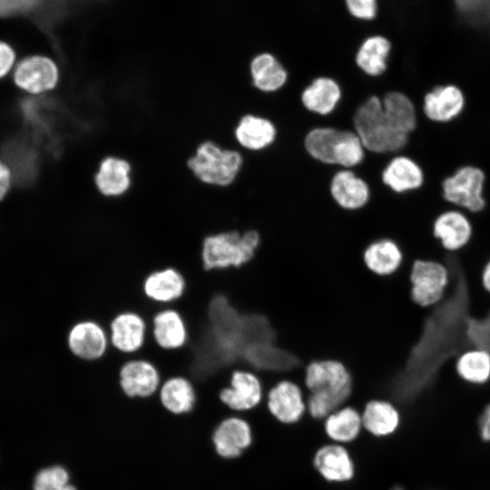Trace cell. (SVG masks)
Instances as JSON below:
<instances>
[{
	"instance_id": "26",
	"label": "cell",
	"mask_w": 490,
	"mask_h": 490,
	"mask_svg": "<svg viewBox=\"0 0 490 490\" xmlns=\"http://www.w3.org/2000/svg\"><path fill=\"white\" fill-rule=\"evenodd\" d=\"M313 463L318 473L330 482H346L354 475L352 459L339 445L320 447L315 454Z\"/></svg>"
},
{
	"instance_id": "19",
	"label": "cell",
	"mask_w": 490,
	"mask_h": 490,
	"mask_svg": "<svg viewBox=\"0 0 490 490\" xmlns=\"http://www.w3.org/2000/svg\"><path fill=\"white\" fill-rule=\"evenodd\" d=\"M146 328L144 319L138 313L122 312L111 322L109 343L122 353H135L143 346Z\"/></svg>"
},
{
	"instance_id": "5",
	"label": "cell",
	"mask_w": 490,
	"mask_h": 490,
	"mask_svg": "<svg viewBox=\"0 0 490 490\" xmlns=\"http://www.w3.org/2000/svg\"><path fill=\"white\" fill-rule=\"evenodd\" d=\"M451 278V271L443 261L414 260L409 275L412 301L423 309L436 307L446 298Z\"/></svg>"
},
{
	"instance_id": "3",
	"label": "cell",
	"mask_w": 490,
	"mask_h": 490,
	"mask_svg": "<svg viewBox=\"0 0 490 490\" xmlns=\"http://www.w3.org/2000/svg\"><path fill=\"white\" fill-rule=\"evenodd\" d=\"M260 240L255 230L209 235L202 243L203 268L206 270L240 268L253 259Z\"/></svg>"
},
{
	"instance_id": "1",
	"label": "cell",
	"mask_w": 490,
	"mask_h": 490,
	"mask_svg": "<svg viewBox=\"0 0 490 490\" xmlns=\"http://www.w3.org/2000/svg\"><path fill=\"white\" fill-rule=\"evenodd\" d=\"M309 415L316 419L326 418L339 409L352 397L353 379L348 368L334 359L316 360L305 369L302 390Z\"/></svg>"
},
{
	"instance_id": "17",
	"label": "cell",
	"mask_w": 490,
	"mask_h": 490,
	"mask_svg": "<svg viewBox=\"0 0 490 490\" xmlns=\"http://www.w3.org/2000/svg\"><path fill=\"white\" fill-rule=\"evenodd\" d=\"M381 182L390 191L404 194L418 190L424 183V172L419 164L407 155L388 160L380 174Z\"/></svg>"
},
{
	"instance_id": "35",
	"label": "cell",
	"mask_w": 490,
	"mask_h": 490,
	"mask_svg": "<svg viewBox=\"0 0 490 490\" xmlns=\"http://www.w3.org/2000/svg\"><path fill=\"white\" fill-rule=\"evenodd\" d=\"M457 9L467 18L490 22V0H454Z\"/></svg>"
},
{
	"instance_id": "7",
	"label": "cell",
	"mask_w": 490,
	"mask_h": 490,
	"mask_svg": "<svg viewBox=\"0 0 490 490\" xmlns=\"http://www.w3.org/2000/svg\"><path fill=\"white\" fill-rule=\"evenodd\" d=\"M12 76L15 84L31 95L54 91L60 80V70L54 59L35 54L16 62Z\"/></svg>"
},
{
	"instance_id": "12",
	"label": "cell",
	"mask_w": 490,
	"mask_h": 490,
	"mask_svg": "<svg viewBox=\"0 0 490 490\" xmlns=\"http://www.w3.org/2000/svg\"><path fill=\"white\" fill-rule=\"evenodd\" d=\"M329 193L340 209L352 211L368 203L371 191L367 181L353 170L339 168L331 177Z\"/></svg>"
},
{
	"instance_id": "21",
	"label": "cell",
	"mask_w": 490,
	"mask_h": 490,
	"mask_svg": "<svg viewBox=\"0 0 490 490\" xmlns=\"http://www.w3.org/2000/svg\"><path fill=\"white\" fill-rule=\"evenodd\" d=\"M464 107V93L454 84L437 86L424 97V113L434 122H446L454 120L462 113Z\"/></svg>"
},
{
	"instance_id": "39",
	"label": "cell",
	"mask_w": 490,
	"mask_h": 490,
	"mask_svg": "<svg viewBox=\"0 0 490 490\" xmlns=\"http://www.w3.org/2000/svg\"><path fill=\"white\" fill-rule=\"evenodd\" d=\"M478 429L481 438L490 442V403L484 407L479 416Z\"/></svg>"
},
{
	"instance_id": "9",
	"label": "cell",
	"mask_w": 490,
	"mask_h": 490,
	"mask_svg": "<svg viewBox=\"0 0 490 490\" xmlns=\"http://www.w3.org/2000/svg\"><path fill=\"white\" fill-rule=\"evenodd\" d=\"M266 404L271 416L284 424L298 422L307 408L303 390L289 379L279 381L266 392Z\"/></svg>"
},
{
	"instance_id": "34",
	"label": "cell",
	"mask_w": 490,
	"mask_h": 490,
	"mask_svg": "<svg viewBox=\"0 0 490 490\" xmlns=\"http://www.w3.org/2000/svg\"><path fill=\"white\" fill-rule=\"evenodd\" d=\"M33 490H77L70 483L67 470L61 466H53L40 470L33 483Z\"/></svg>"
},
{
	"instance_id": "2",
	"label": "cell",
	"mask_w": 490,
	"mask_h": 490,
	"mask_svg": "<svg viewBox=\"0 0 490 490\" xmlns=\"http://www.w3.org/2000/svg\"><path fill=\"white\" fill-rule=\"evenodd\" d=\"M352 129L358 135L367 152L388 155L402 151L409 135L395 129L387 120L378 95L363 101L352 116Z\"/></svg>"
},
{
	"instance_id": "4",
	"label": "cell",
	"mask_w": 490,
	"mask_h": 490,
	"mask_svg": "<svg viewBox=\"0 0 490 490\" xmlns=\"http://www.w3.org/2000/svg\"><path fill=\"white\" fill-rule=\"evenodd\" d=\"M244 158L241 151L226 149L212 141L201 142L187 165L201 182L215 186L228 187L237 179Z\"/></svg>"
},
{
	"instance_id": "36",
	"label": "cell",
	"mask_w": 490,
	"mask_h": 490,
	"mask_svg": "<svg viewBox=\"0 0 490 490\" xmlns=\"http://www.w3.org/2000/svg\"><path fill=\"white\" fill-rule=\"evenodd\" d=\"M349 13L359 19L370 20L376 16L377 0H345Z\"/></svg>"
},
{
	"instance_id": "24",
	"label": "cell",
	"mask_w": 490,
	"mask_h": 490,
	"mask_svg": "<svg viewBox=\"0 0 490 490\" xmlns=\"http://www.w3.org/2000/svg\"><path fill=\"white\" fill-rule=\"evenodd\" d=\"M157 394L163 408L173 416L191 413L197 400L193 384L181 376L166 379L162 383Z\"/></svg>"
},
{
	"instance_id": "37",
	"label": "cell",
	"mask_w": 490,
	"mask_h": 490,
	"mask_svg": "<svg viewBox=\"0 0 490 490\" xmlns=\"http://www.w3.org/2000/svg\"><path fill=\"white\" fill-rule=\"evenodd\" d=\"M16 61V54L13 47L0 41V80L12 73Z\"/></svg>"
},
{
	"instance_id": "30",
	"label": "cell",
	"mask_w": 490,
	"mask_h": 490,
	"mask_svg": "<svg viewBox=\"0 0 490 490\" xmlns=\"http://www.w3.org/2000/svg\"><path fill=\"white\" fill-rule=\"evenodd\" d=\"M383 112L389 123L400 132L410 135L417 124L415 104L401 91L390 90L381 97Z\"/></svg>"
},
{
	"instance_id": "38",
	"label": "cell",
	"mask_w": 490,
	"mask_h": 490,
	"mask_svg": "<svg viewBox=\"0 0 490 490\" xmlns=\"http://www.w3.org/2000/svg\"><path fill=\"white\" fill-rule=\"evenodd\" d=\"M13 184V175L10 168L0 159V201L10 191Z\"/></svg>"
},
{
	"instance_id": "13",
	"label": "cell",
	"mask_w": 490,
	"mask_h": 490,
	"mask_svg": "<svg viewBox=\"0 0 490 490\" xmlns=\"http://www.w3.org/2000/svg\"><path fill=\"white\" fill-rule=\"evenodd\" d=\"M67 343L75 357L87 361L103 358L110 344L105 329L93 320L74 324L68 333Z\"/></svg>"
},
{
	"instance_id": "23",
	"label": "cell",
	"mask_w": 490,
	"mask_h": 490,
	"mask_svg": "<svg viewBox=\"0 0 490 490\" xmlns=\"http://www.w3.org/2000/svg\"><path fill=\"white\" fill-rule=\"evenodd\" d=\"M367 268L381 277L395 274L404 262V253L399 244L392 239H379L371 242L363 252Z\"/></svg>"
},
{
	"instance_id": "33",
	"label": "cell",
	"mask_w": 490,
	"mask_h": 490,
	"mask_svg": "<svg viewBox=\"0 0 490 490\" xmlns=\"http://www.w3.org/2000/svg\"><path fill=\"white\" fill-rule=\"evenodd\" d=\"M365 150L358 135L352 129H341L334 153V165L341 169H355L365 160Z\"/></svg>"
},
{
	"instance_id": "40",
	"label": "cell",
	"mask_w": 490,
	"mask_h": 490,
	"mask_svg": "<svg viewBox=\"0 0 490 490\" xmlns=\"http://www.w3.org/2000/svg\"><path fill=\"white\" fill-rule=\"evenodd\" d=\"M480 279L483 289L490 295V259L483 267Z\"/></svg>"
},
{
	"instance_id": "27",
	"label": "cell",
	"mask_w": 490,
	"mask_h": 490,
	"mask_svg": "<svg viewBox=\"0 0 490 490\" xmlns=\"http://www.w3.org/2000/svg\"><path fill=\"white\" fill-rule=\"evenodd\" d=\"M455 371L465 383L482 387L490 382V352L478 347L462 350L455 358Z\"/></svg>"
},
{
	"instance_id": "25",
	"label": "cell",
	"mask_w": 490,
	"mask_h": 490,
	"mask_svg": "<svg viewBox=\"0 0 490 490\" xmlns=\"http://www.w3.org/2000/svg\"><path fill=\"white\" fill-rule=\"evenodd\" d=\"M152 334L158 346L168 350L179 349L184 347L188 340L183 318L168 305L153 317Z\"/></svg>"
},
{
	"instance_id": "31",
	"label": "cell",
	"mask_w": 490,
	"mask_h": 490,
	"mask_svg": "<svg viewBox=\"0 0 490 490\" xmlns=\"http://www.w3.org/2000/svg\"><path fill=\"white\" fill-rule=\"evenodd\" d=\"M341 129L334 126H316L304 137V149L314 161L334 166V152Z\"/></svg>"
},
{
	"instance_id": "15",
	"label": "cell",
	"mask_w": 490,
	"mask_h": 490,
	"mask_svg": "<svg viewBox=\"0 0 490 490\" xmlns=\"http://www.w3.org/2000/svg\"><path fill=\"white\" fill-rule=\"evenodd\" d=\"M235 140L240 150L261 152L270 147L278 137V129L269 118L247 113L238 122Z\"/></svg>"
},
{
	"instance_id": "18",
	"label": "cell",
	"mask_w": 490,
	"mask_h": 490,
	"mask_svg": "<svg viewBox=\"0 0 490 490\" xmlns=\"http://www.w3.org/2000/svg\"><path fill=\"white\" fill-rule=\"evenodd\" d=\"M252 86L260 93H273L280 91L289 81V72L282 62L272 53L255 54L249 64Z\"/></svg>"
},
{
	"instance_id": "20",
	"label": "cell",
	"mask_w": 490,
	"mask_h": 490,
	"mask_svg": "<svg viewBox=\"0 0 490 490\" xmlns=\"http://www.w3.org/2000/svg\"><path fill=\"white\" fill-rule=\"evenodd\" d=\"M132 170L131 163L123 158L112 155L105 157L94 175L98 191L109 198L124 195L132 184Z\"/></svg>"
},
{
	"instance_id": "16",
	"label": "cell",
	"mask_w": 490,
	"mask_h": 490,
	"mask_svg": "<svg viewBox=\"0 0 490 490\" xmlns=\"http://www.w3.org/2000/svg\"><path fill=\"white\" fill-rule=\"evenodd\" d=\"M342 98V89L330 76L315 77L301 92L302 106L310 113L326 117L338 108Z\"/></svg>"
},
{
	"instance_id": "10",
	"label": "cell",
	"mask_w": 490,
	"mask_h": 490,
	"mask_svg": "<svg viewBox=\"0 0 490 490\" xmlns=\"http://www.w3.org/2000/svg\"><path fill=\"white\" fill-rule=\"evenodd\" d=\"M432 235L444 250L455 253L469 245L474 236V228L466 214L449 210L434 220Z\"/></svg>"
},
{
	"instance_id": "14",
	"label": "cell",
	"mask_w": 490,
	"mask_h": 490,
	"mask_svg": "<svg viewBox=\"0 0 490 490\" xmlns=\"http://www.w3.org/2000/svg\"><path fill=\"white\" fill-rule=\"evenodd\" d=\"M212 441L219 456L236 458L251 444L250 424L237 416H227L216 426Z\"/></svg>"
},
{
	"instance_id": "11",
	"label": "cell",
	"mask_w": 490,
	"mask_h": 490,
	"mask_svg": "<svg viewBox=\"0 0 490 490\" xmlns=\"http://www.w3.org/2000/svg\"><path fill=\"white\" fill-rule=\"evenodd\" d=\"M120 385L128 397L147 398L158 392L162 381L158 369L152 362L133 358L122 366Z\"/></svg>"
},
{
	"instance_id": "28",
	"label": "cell",
	"mask_w": 490,
	"mask_h": 490,
	"mask_svg": "<svg viewBox=\"0 0 490 490\" xmlns=\"http://www.w3.org/2000/svg\"><path fill=\"white\" fill-rule=\"evenodd\" d=\"M185 287L183 276L173 268L153 271L147 276L143 282L145 295L162 304L179 299L183 295Z\"/></svg>"
},
{
	"instance_id": "29",
	"label": "cell",
	"mask_w": 490,
	"mask_h": 490,
	"mask_svg": "<svg viewBox=\"0 0 490 490\" xmlns=\"http://www.w3.org/2000/svg\"><path fill=\"white\" fill-rule=\"evenodd\" d=\"M362 426L376 436H385L395 432L400 422L396 406L386 399L368 400L361 414Z\"/></svg>"
},
{
	"instance_id": "22",
	"label": "cell",
	"mask_w": 490,
	"mask_h": 490,
	"mask_svg": "<svg viewBox=\"0 0 490 490\" xmlns=\"http://www.w3.org/2000/svg\"><path fill=\"white\" fill-rule=\"evenodd\" d=\"M392 49L389 40L382 35L366 38L356 51L354 62L358 69L371 78L382 76L388 70Z\"/></svg>"
},
{
	"instance_id": "8",
	"label": "cell",
	"mask_w": 490,
	"mask_h": 490,
	"mask_svg": "<svg viewBox=\"0 0 490 490\" xmlns=\"http://www.w3.org/2000/svg\"><path fill=\"white\" fill-rule=\"evenodd\" d=\"M265 389L260 377L249 369H234L230 385L220 391V400L232 412L256 408L263 400Z\"/></svg>"
},
{
	"instance_id": "41",
	"label": "cell",
	"mask_w": 490,
	"mask_h": 490,
	"mask_svg": "<svg viewBox=\"0 0 490 490\" xmlns=\"http://www.w3.org/2000/svg\"><path fill=\"white\" fill-rule=\"evenodd\" d=\"M389 490H404V489H403V487H401L399 485H395L392 488H390Z\"/></svg>"
},
{
	"instance_id": "32",
	"label": "cell",
	"mask_w": 490,
	"mask_h": 490,
	"mask_svg": "<svg viewBox=\"0 0 490 490\" xmlns=\"http://www.w3.org/2000/svg\"><path fill=\"white\" fill-rule=\"evenodd\" d=\"M362 426L361 415L351 406L342 407L325 419V432L336 442H350L359 434Z\"/></svg>"
},
{
	"instance_id": "6",
	"label": "cell",
	"mask_w": 490,
	"mask_h": 490,
	"mask_svg": "<svg viewBox=\"0 0 490 490\" xmlns=\"http://www.w3.org/2000/svg\"><path fill=\"white\" fill-rule=\"evenodd\" d=\"M485 173L475 166H463L442 183L445 200L471 212H479L485 206L483 196Z\"/></svg>"
}]
</instances>
